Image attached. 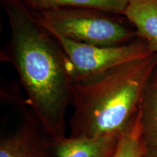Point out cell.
<instances>
[{"label": "cell", "mask_w": 157, "mask_h": 157, "mask_svg": "<svg viewBox=\"0 0 157 157\" xmlns=\"http://www.w3.org/2000/svg\"><path fill=\"white\" fill-rule=\"evenodd\" d=\"M10 38L1 59L13 65L27 103L44 132L59 141L66 137V113L71 104V65L57 40L17 0H1Z\"/></svg>", "instance_id": "1"}, {"label": "cell", "mask_w": 157, "mask_h": 157, "mask_svg": "<svg viewBox=\"0 0 157 157\" xmlns=\"http://www.w3.org/2000/svg\"><path fill=\"white\" fill-rule=\"evenodd\" d=\"M157 54L73 82L71 137H117L138 113Z\"/></svg>", "instance_id": "2"}, {"label": "cell", "mask_w": 157, "mask_h": 157, "mask_svg": "<svg viewBox=\"0 0 157 157\" xmlns=\"http://www.w3.org/2000/svg\"><path fill=\"white\" fill-rule=\"evenodd\" d=\"M39 24L51 34L74 42L97 46L124 44L132 33L120 22L101 10L66 8L33 13Z\"/></svg>", "instance_id": "3"}, {"label": "cell", "mask_w": 157, "mask_h": 157, "mask_svg": "<svg viewBox=\"0 0 157 157\" xmlns=\"http://www.w3.org/2000/svg\"><path fill=\"white\" fill-rule=\"evenodd\" d=\"M52 36L69 60L74 82L144 59L154 53L145 41L115 46H97L74 42L58 34Z\"/></svg>", "instance_id": "4"}, {"label": "cell", "mask_w": 157, "mask_h": 157, "mask_svg": "<svg viewBox=\"0 0 157 157\" xmlns=\"http://www.w3.org/2000/svg\"><path fill=\"white\" fill-rule=\"evenodd\" d=\"M58 141L34 117L0 140V157H57Z\"/></svg>", "instance_id": "5"}, {"label": "cell", "mask_w": 157, "mask_h": 157, "mask_svg": "<svg viewBox=\"0 0 157 157\" xmlns=\"http://www.w3.org/2000/svg\"><path fill=\"white\" fill-rule=\"evenodd\" d=\"M123 15L157 54V0H129Z\"/></svg>", "instance_id": "6"}, {"label": "cell", "mask_w": 157, "mask_h": 157, "mask_svg": "<svg viewBox=\"0 0 157 157\" xmlns=\"http://www.w3.org/2000/svg\"><path fill=\"white\" fill-rule=\"evenodd\" d=\"M119 137H66L58 143L57 157H112Z\"/></svg>", "instance_id": "7"}, {"label": "cell", "mask_w": 157, "mask_h": 157, "mask_svg": "<svg viewBox=\"0 0 157 157\" xmlns=\"http://www.w3.org/2000/svg\"><path fill=\"white\" fill-rule=\"evenodd\" d=\"M33 13L66 8H87L124 15L129 0H17Z\"/></svg>", "instance_id": "8"}, {"label": "cell", "mask_w": 157, "mask_h": 157, "mask_svg": "<svg viewBox=\"0 0 157 157\" xmlns=\"http://www.w3.org/2000/svg\"><path fill=\"white\" fill-rule=\"evenodd\" d=\"M143 137L148 148L157 149V77L149 82L140 105Z\"/></svg>", "instance_id": "9"}, {"label": "cell", "mask_w": 157, "mask_h": 157, "mask_svg": "<svg viewBox=\"0 0 157 157\" xmlns=\"http://www.w3.org/2000/svg\"><path fill=\"white\" fill-rule=\"evenodd\" d=\"M146 149L143 137L140 108L135 119L119 136L112 157H143Z\"/></svg>", "instance_id": "10"}, {"label": "cell", "mask_w": 157, "mask_h": 157, "mask_svg": "<svg viewBox=\"0 0 157 157\" xmlns=\"http://www.w3.org/2000/svg\"><path fill=\"white\" fill-rule=\"evenodd\" d=\"M143 157H157V149L147 148Z\"/></svg>", "instance_id": "11"}]
</instances>
